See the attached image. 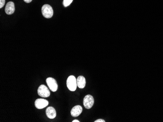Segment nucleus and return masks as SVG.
Masks as SVG:
<instances>
[{
	"label": "nucleus",
	"instance_id": "423d86ee",
	"mask_svg": "<svg viewBox=\"0 0 163 122\" xmlns=\"http://www.w3.org/2000/svg\"><path fill=\"white\" fill-rule=\"evenodd\" d=\"M48 105V100L44 99H37L35 102V106L38 109H42L46 107Z\"/></svg>",
	"mask_w": 163,
	"mask_h": 122
},
{
	"label": "nucleus",
	"instance_id": "2eb2a0df",
	"mask_svg": "<svg viewBox=\"0 0 163 122\" xmlns=\"http://www.w3.org/2000/svg\"><path fill=\"white\" fill-rule=\"evenodd\" d=\"M80 121H79L78 120H74L72 122H79Z\"/></svg>",
	"mask_w": 163,
	"mask_h": 122
},
{
	"label": "nucleus",
	"instance_id": "20e7f679",
	"mask_svg": "<svg viewBox=\"0 0 163 122\" xmlns=\"http://www.w3.org/2000/svg\"><path fill=\"white\" fill-rule=\"evenodd\" d=\"M38 93L39 96L42 97H49L51 95V93L48 87L44 85H41L38 89Z\"/></svg>",
	"mask_w": 163,
	"mask_h": 122
},
{
	"label": "nucleus",
	"instance_id": "7ed1b4c3",
	"mask_svg": "<svg viewBox=\"0 0 163 122\" xmlns=\"http://www.w3.org/2000/svg\"><path fill=\"white\" fill-rule=\"evenodd\" d=\"M94 100L93 97L91 95L86 96L83 100L84 106L86 109H90L93 106Z\"/></svg>",
	"mask_w": 163,
	"mask_h": 122
},
{
	"label": "nucleus",
	"instance_id": "6e6552de",
	"mask_svg": "<svg viewBox=\"0 0 163 122\" xmlns=\"http://www.w3.org/2000/svg\"><path fill=\"white\" fill-rule=\"evenodd\" d=\"M83 110V108L80 105H77L73 107L71 110V116L76 117L79 116L82 113Z\"/></svg>",
	"mask_w": 163,
	"mask_h": 122
},
{
	"label": "nucleus",
	"instance_id": "f257e3e1",
	"mask_svg": "<svg viewBox=\"0 0 163 122\" xmlns=\"http://www.w3.org/2000/svg\"><path fill=\"white\" fill-rule=\"evenodd\" d=\"M42 14L45 18L47 19L51 18L53 15V10L50 5L46 4L42 8Z\"/></svg>",
	"mask_w": 163,
	"mask_h": 122
},
{
	"label": "nucleus",
	"instance_id": "9d476101",
	"mask_svg": "<svg viewBox=\"0 0 163 122\" xmlns=\"http://www.w3.org/2000/svg\"><path fill=\"white\" fill-rule=\"evenodd\" d=\"M76 80H77V86L80 89L84 88L86 84V81L85 77L81 75L79 76Z\"/></svg>",
	"mask_w": 163,
	"mask_h": 122
},
{
	"label": "nucleus",
	"instance_id": "9b49d317",
	"mask_svg": "<svg viewBox=\"0 0 163 122\" xmlns=\"http://www.w3.org/2000/svg\"><path fill=\"white\" fill-rule=\"evenodd\" d=\"M73 0H64L63 1V5L65 7H67L70 6Z\"/></svg>",
	"mask_w": 163,
	"mask_h": 122
},
{
	"label": "nucleus",
	"instance_id": "4468645a",
	"mask_svg": "<svg viewBox=\"0 0 163 122\" xmlns=\"http://www.w3.org/2000/svg\"><path fill=\"white\" fill-rule=\"evenodd\" d=\"M24 2L27 3H30L32 0H24Z\"/></svg>",
	"mask_w": 163,
	"mask_h": 122
},
{
	"label": "nucleus",
	"instance_id": "0eeeda50",
	"mask_svg": "<svg viewBox=\"0 0 163 122\" xmlns=\"http://www.w3.org/2000/svg\"><path fill=\"white\" fill-rule=\"evenodd\" d=\"M15 11V5L13 2H9L5 8V12L8 15H11Z\"/></svg>",
	"mask_w": 163,
	"mask_h": 122
},
{
	"label": "nucleus",
	"instance_id": "ddd939ff",
	"mask_svg": "<svg viewBox=\"0 0 163 122\" xmlns=\"http://www.w3.org/2000/svg\"><path fill=\"white\" fill-rule=\"evenodd\" d=\"M95 122H105V121L103 120V119H98V120H97L95 121H94Z\"/></svg>",
	"mask_w": 163,
	"mask_h": 122
},
{
	"label": "nucleus",
	"instance_id": "39448f33",
	"mask_svg": "<svg viewBox=\"0 0 163 122\" xmlns=\"http://www.w3.org/2000/svg\"><path fill=\"white\" fill-rule=\"evenodd\" d=\"M46 83L51 91L55 92L58 89V84L54 78L48 77L46 80Z\"/></svg>",
	"mask_w": 163,
	"mask_h": 122
},
{
	"label": "nucleus",
	"instance_id": "f8f14e48",
	"mask_svg": "<svg viewBox=\"0 0 163 122\" xmlns=\"http://www.w3.org/2000/svg\"><path fill=\"white\" fill-rule=\"evenodd\" d=\"M5 0H0V8H2L5 4Z\"/></svg>",
	"mask_w": 163,
	"mask_h": 122
},
{
	"label": "nucleus",
	"instance_id": "f03ea898",
	"mask_svg": "<svg viewBox=\"0 0 163 122\" xmlns=\"http://www.w3.org/2000/svg\"><path fill=\"white\" fill-rule=\"evenodd\" d=\"M67 87L70 91H74L77 88V80L73 75L68 77L67 81Z\"/></svg>",
	"mask_w": 163,
	"mask_h": 122
},
{
	"label": "nucleus",
	"instance_id": "1a4fd4ad",
	"mask_svg": "<svg viewBox=\"0 0 163 122\" xmlns=\"http://www.w3.org/2000/svg\"><path fill=\"white\" fill-rule=\"evenodd\" d=\"M46 115L50 119H54L56 116V112L54 107H48L46 109Z\"/></svg>",
	"mask_w": 163,
	"mask_h": 122
}]
</instances>
